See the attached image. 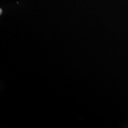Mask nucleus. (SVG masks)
<instances>
[{
	"label": "nucleus",
	"instance_id": "nucleus-1",
	"mask_svg": "<svg viewBox=\"0 0 128 128\" xmlns=\"http://www.w3.org/2000/svg\"><path fill=\"white\" fill-rule=\"evenodd\" d=\"M0 13H1V14H2V10H0Z\"/></svg>",
	"mask_w": 128,
	"mask_h": 128
}]
</instances>
